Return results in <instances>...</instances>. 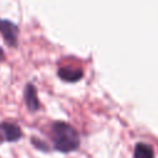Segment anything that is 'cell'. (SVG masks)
<instances>
[{
  "instance_id": "cell-1",
  "label": "cell",
  "mask_w": 158,
  "mask_h": 158,
  "mask_svg": "<svg viewBox=\"0 0 158 158\" xmlns=\"http://www.w3.org/2000/svg\"><path fill=\"white\" fill-rule=\"evenodd\" d=\"M53 148L62 153H69L79 148L80 137L78 131L67 122L56 121L52 125Z\"/></svg>"
},
{
  "instance_id": "cell-2",
  "label": "cell",
  "mask_w": 158,
  "mask_h": 158,
  "mask_svg": "<svg viewBox=\"0 0 158 158\" xmlns=\"http://www.w3.org/2000/svg\"><path fill=\"white\" fill-rule=\"evenodd\" d=\"M0 33L5 43L10 47H17V35L19 27L16 23L7 19H0Z\"/></svg>"
},
{
  "instance_id": "cell-3",
  "label": "cell",
  "mask_w": 158,
  "mask_h": 158,
  "mask_svg": "<svg viewBox=\"0 0 158 158\" xmlns=\"http://www.w3.org/2000/svg\"><path fill=\"white\" fill-rule=\"evenodd\" d=\"M22 137V131L19 125L14 122H1L0 123V144L5 141L15 142Z\"/></svg>"
},
{
  "instance_id": "cell-4",
  "label": "cell",
  "mask_w": 158,
  "mask_h": 158,
  "mask_svg": "<svg viewBox=\"0 0 158 158\" xmlns=\"http://www.w3.org/2000/svg\"><path fill=\"white\" fill-rule=\"evenodd\" d=\"M84 75V72L81 68H74V67H60L58 69V77L63 81L68 83H75L80 80Z\"/></svg>"
},
{
  "instance_id": "cell-5",
  "label": "cell",
  "mask_w": 158,
  "mask_h": 158,
  "mask_svg": "<svg viewBox=\"0 0 158 158\" xmlns=\"http://www.w3.org/2000/svg\"><path fill=\"white\" fill-rule=\"evenodd\" d=\"M25 102L27 105V109L32 112L40 109V101L37 99L36 88L32 83H27L25 86Z\"/></svg>"
},
{
  "instance_id": "cell-6",
  "label": "cell",
  "mask_w": 158,
  "mask_h": 158,
  "mask_svg": "<svg viewBox=\"0 0 158 158\" xmlns=\"http://www.w3.org/2000/svg\"><path fill=\"white\" fill-rule=\"evenodd\" d=\"M154 153L151 146L146 143H137L135 147L133 158H153Z\"/></svg>"
},
{
  "instance_id": "cell-7",
  "label": "cell",
  "mask_w": 158,
  "mask_h": 158,
  "mask_svg": "<svg viewBox=\"0 0 158 158\" xmlns=\"http://www.w3.org/2000/svg\"><path fill=\"white\" fill-rule=\"evenodd\" d=\"M5 59V53H4V51H2V48L0 47V62H2Z\"/></svg>"
}]
</instances>
